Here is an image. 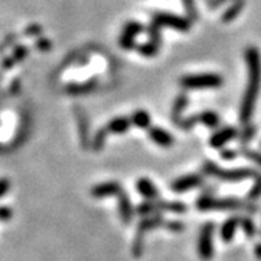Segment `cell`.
I'll return each mask as SVG.
<instances>
[{
  "instance_id": "6da1fadb",
  "label": "cell",
  "mask_w": 261,
  "mask_h": 261,
  "mask_svg": "<svg viewBox=\"0 0 261 261\" xmlns=\"http://www.w3.org/2000/svg\"><path fill=\"white\" fill-rule=\"evenodd\" d=\"M247 64H248V87L244 94L241 111H240V119L243 123H248L251 119L252 111H254V103L257 100V94L260 89L261 82V60L260 54L255 48L247 49Z\"/></svg>"
},
{
  "instance_id": "7a4b0ae2",
  "label": "cell",
  "mask_w": 261,
  "mask_h": 261,
  "mask_svg": "<svg viewBox=\"0 0 261 261\" xmlns=\"http://www.w3.org/2000/svg\"><path fill=\"white\" fill-rule=\"evenodd\" d=\"M244 207L251 209L252 212H257V207L244 203L243 200L237 197H215V196H200L196 200V209L200 212H215V211H241Z\"/></svg>"
},
{
  "instance_id": "3957f363",
  "label": "cell",
  "mask_w": 261,
  "mask_h": 261,
  "mask_svg": "<svg viewBox=\"0 0 261 261\" xmlns=\"http://www.w3.org/2000/svg\"><path fill=\"white\" fill-rule=\"evenodd\" d=\"M202 170L206 176L222 180V181H241L247 178H255L260 173H257L252 168H233V170H226L216 166L214 161H205Z\"/></svg>"
},
{
  "instance_id": "277c9868",
  "label": "cell",
  "mask_w": 261,
  "mask_h": 261,
  "mask_svg": "<svg viewBox=\"0 0 261 261\" xmlns=\"http://www.w3.org/2000/svg\"><path fill=\"white\" fill-rule=\"evenodd\" d=\"M166 224L167 221L161 216V215H151V216H147L144 218L142 221H140L138 224V228H137V235L134 238V244H132V254L135 258H140L144 252V238H145V233L155 229V228H161L164 226L166 228Z\"/></svg>"
},
{
  "instance_id": "5b68a950",
  "label": "cell",
  "mask_w": 261,
  "mask_h": 261,
  "mask_svg": "<svg viewBox=\"0 0 261 261\" xmlns=\"http://www.w3.org/2000/svg\"><path fill=\"white\" fill-rule=\"evenodd\" d=\"M135 212L142 216L160 214V212H170V214H185L187 212V206L181 202H168V200H148L141 203Z\"/></svg>"
},
{
  "instance_id": "8992f818",
  "label": "cell",
  "mask_w": 261,
  "mask_h": 261,
  "mask_svg": "<svg viewBox=\"0 0 261 261\" xmlns=\"http://www.w3.org/2000/svg\"><path fill=\"white\" fill-rule=\"evenodd\" d=\"M214 222H206L200 229L199 238H197V252L202 261H211L214 258Z\"/></svg>"
},
{
  "instance_id": "52a82bcc",
  "label": "cell",
  "mask_w": 261,
  "mask_h": 261,
  "mask_svg": "<svg viewBox=\"0 0 261 261\" xmlns=\"http://www.w3.org/2000/svg\"><path fill=\"white\" fill-rule=\"evenodd\" d=\"M181 84L189 89H203V87H219L222 79L216 74H192L181 79Z\"/></svg>"
},
{
  "instance_id": "ba28073f",
  "label": "cell",
  "mask_w": 261,
  "mask_h": 261,
  "mask_svg": "<svg viewBox=\"0 0 261 261\" xmlns=\"http://www.w3.org/2000/svg\"><path fill=\"white\" fill-rule=\"evenodd\" d=\"M200 185H203L202 174H186V176H181V177L176 178L174 181H171L170 189L176 193H185V192L199 187Z\"/></svg>"
},
{
  "instance_id": "9c48e42d",
  "label": "cell",
  "mask_w": 261,
  "mask_h": 261,
  "mask_svg": "<svg viewBox=\"0 0 261 261\" xmlns=\"http://www.w3.org/2000/svg\"><path fill=\"white\" fill-rule=\"evenodd\" d=\"M154 27H170V28L178 29V31H187L190 28V22L186 19L174 16V15H167V13H159L154 16Z\"/></svg>"
},
{
  "instance_id": "30bf717a",
  "label": "cell",
  "mask_w": 261,
  "mask_h": 261,
  "mask_svg": "<svg viewBox=\"0 0 261 261\" xmlns=\"http://www.w3.org/2000/svg\"><path fill=\"white\" fill-rule=\"evenodd\" d=\"M122 190V185L119 181H105L99 183L90 189V195L94 199H105V197H111V196H119Z\"/></svg>"
},
{
  "instance_id": "8fae6325",
  "label": "cell",
  "mask_w": 261,
  "mask_h": 261,
  "mask_svg": "<svg viewBox=\"0 0 261 261\" xmlns=\"http://www.w3.org/2000/svg\"><path fill=\"white\" fill-rule=\"evenodd\" d=\"M118 209H119V216H121L122 222L125 225H129L134 219V215H135V207L130 202L129 196L123 190L118 196Z\"/></svg>"
},
{
  "instance_id": "7c38bea8",
  "label": "cell",
  "mask_w": 261,
  "mask_h": 261,
  "mask_svg": "<svg viewBox=\"0 0 261 261\" xmlns=\"http://www.w3.org/2000/svg\"><path fill=\"white\" fill-rule=\"evenodd\" d=\"M237 135H238V130L235 129L233 126H226V128L216 130L214 135L211 137L209 144L214 148H222L225 144H228L229 141H232Z\"/></svg>"
},
{
  "instance_id": "4fadbf2b",
  "label": "cell",
  "mask_w": 261,
  "mask_h": 261,
  "mask_svg": "<svg viewBox=\"0 0 261 261\" xmlns=\"http://www.w3.org/2000/svg\"><path fill=\"white\" fill-rule=\"evenodd\" d=\"M135 187H137V192L140 193L141 196H144L147 200H159L160 192L159 189L155 187V185L147 177H141L137 180L135 183Z\"/></svg>"
},
{
  "instance_id": "5bb4252c",
  "label": "cell",
  "mask_w": 261,
  "mask_h": 261,
  "mask_svg": "<svg viewBox=\"0 0 261 261\" xmlns=\"http://www.w3.org/2000/svg\"><path fill=\"white\" fill-rule=\"evenodd\" d=\"M240 225H241V218L240 216H231V218H228L225 221L222 226H221V232H219L224 243H231L232 241L235 238V233L240 228Z\"/></svg>"
},
{
  "instance_id": "9a60e30c",
  "label": "cell",
  "mask_w": 261,
  "mask_h": 261,
  "mask_svg": "<svg viewBox=\"0 0 261 261\" xmlns=\"http://www.w3.org/2000/svg\"><path fill=\"white\" fill-rule=\"evenodd\" d=\"M148 137L151 138V141H154L160 147H171L173 142H174L173 137L168 134L167 130L157 128V126L148 128Z\"/></svg>"
},
{
  "instance_id": "2e32d148",
  "label": "cell",
  "mask_w": 261,
  "mask_h": 261,
  "mask_svg": "<svg viewBox=\"0 0 261 261\" xmlns=\"http://www.w3.org/2000/svg\"><path fill=\"white\" fill-rule=\"evenodd\" d=\"M142 31V27L137 22H130L128 23L125 29H123V34L121 37V45L123 48H132L134 47V39H135V35Z\"/></svg>"
},
{
  "instance_id": "e0dca14e",
  "label": "cell",
  "mask_w": 261,
  "mask_h": 261,
  "mask_svg": "<svg viewBox=\"0 0 261 261\" xmlns=\"http://www.w3.org/2000/svg\"><path fill=\"white\" fill-rule=\"evenodd\" d=\"M130 123L132 122L128 118H116V119H112V121L109 122L105 126V129H106L108 134L109 132H112V134H123V132H126V130L129 129Z\"/></svg>"
},
{
  "instance_id": "ac0fdd59",
  "label": "cell",
  "mask_w": 261,
  "mask_h": 261,
  "mask_svg": "<svg viewBox=\"0 0 261 261\" xmlns=\"http://www.w3.org/2000/svg\"><path fill=\"white\" fill-rule=\"evenodd\" d=\"M130 122L138 126V128H142V129H148L149 123H151V119H149V115L145 111H138L132 115L130 118Z\"/></svg>"
},
{
  "instance_id": "d6986e66",
  "label": "cell",
  "mask_w": 261,
  "mask_h": 261,
  "mask_svg": "<svg viewBox=\"0 0 261 261\" xmlns=\"http://www.w3.org/2000/svg\"><path fill=\"white\" fill-rule=\"evenodd\" d=\"M241 226H243L244 233H245L248 238L255 237V233H257V226H255V222L252 221L251 218H248V216L241 218Z\"/></svg>"
},
{
  "instance_id": "ffe728a7",
  "label": "cell",
  "mask_w": 261,
  "mask_h": 261,
  "mask_svg": "<svg viewBox=\"0 0 261 261\" xmlns=\"http://www.w3.org/2000/svg\"><path fill=\"white\" fill-rule=\"evenodd\" d=\"M197 116H199V122L205 123L206 126H209V128H215L219 123V118L214 112H203L200 113V115H197Z\"/></svg>"
},
{
  "instance_id": "44dd1931",
  "label": "cell",
  "mask_w": 261,
  "mask_h": 261,
  "mask_svg": "<svg viewBox=\"0 0 261 261\" xmlns=\"http://www.w3.org/2000/svg\"><path fill=\"white\" fill-rule=\"evenodd\" d=\"M244 5H245V2H244V0H237V2L232 5V8H229V9H228V12L225 13L224 18L222 19H224L225 22H228V20L233 19L237 15H238V13H240V10L243 9Z\"/></svg>"
},
{
  "instance_id": "7402d4cb",
  "label": "cell",
  "mask_w": 261,
  "mask_h": 261,
  "mask_svg": "<svg viewBox=\"0 0 261 261\" xmlns=\"http://www.w3.org/2000/svg\"><path fill=\"white\" fill-rule=\"evenodd\" d=\"M260 196H261V176L258 174V176L255 177L254 186L251 187V190H250V193H248V199H250V200H255V199H258Z\"/></svg>"
},
{
  "instance_id": "603a6c76",
  "label": "cell",
  "mask_w": 261,
  "mask_h": 261,
  "mask_svg": "<svg viewBox=\"0 0 261 261\" xmlns=\"http://www.w3.org/2000/svg\"><path fill=\"white\" fill-rule=\"evenodd\" d=\"M106 134H108V132H106L105 128H102V129L96 134V137H94V140H93V148L96 149V151H99V149L103 147V144H105V138H106Z\"/></svg>"
},
{
  "instance_id": "cb8c5ba5",
  "label": "cell",
  "mask_w": 261,
  "mask_h": 261,
  "mask_svg": "<svg viewBox=\"0 0 261 261\" xmlns=\"http://www.w3.org/2000/svg\"><path fill=\"white\" fill-rule=\"evenodd\" d=\"M157 49H159V44H155L152 41L149 44H145V45L140 47V51L144 56H154L157 53Z\"/></svg>"
},
{
  "instance_id": "d4e9b609",
  "label": "cell",
  "mask_w": 261,
  "mask_h": 261,
  "mask_svg": "<svg viewBox=\"0 0 261 261\" xmlns=\"http://www.w3.org/2000/svg\"><path fill=\"white\" fill-rule=\"evenodd\" d=\"M243 154L247 159H250L251 161H254L255 164L261 166V152H258V151H252V149H244Z\"/></svg>"
},
{
  "instance_id": "484cf974",
  "label": "cell",
  "mask_w": 261,
  "mask_h": 261,
  "mask_svg": "<svg viewBox=\"0 0 261 261\" xmlns=\"http://www.w3.org/2000/svg\"><path fill=\"white\" fill-rule=\"evenodd\" d=\"M13 218V211L9 206H0V222H8Z\"/></svg>"
},
{
  "instance_id": "4316f807",
  "label": "cell",
  "mask_w": 261,
  "mask_h": 261,
  "mask_svg": "<svg viewBox=\"0 0 261 261\" xmlns=\"http://www.w3.org/2000/svg\"><path fill=\"white\" fill-rule=\"evenodd\" d=\"M166 228H167L168 231H171V232H181L185 226H183V224H181V222L167 221V224H166Z\"/></svg>"
},
{
  "instance_id": "83f0119b",
  "label": "cell",
  "mask_w": 261,
  "mask_h": 261,
  "mask_svg": "<svg viewBox=\"0 0 261 261\" xmlns=\"http://www.w3.org/2000/svg\"><path fill=\"white\" fill-rule=\"evenodd\" d=\"M10 190V181L8 178H0V199Z\"/></svg>"
},
{
  "instance_id": "f1b7e54d",
  "label": "cell",
  "mask_w": 261,
  "mask_h": 261,
  "mask_svg": "<svg viewBox=\"0 0 261 261\" xmlns=\"http://www.w3.org/2000/svg\"><path fill=\"white\" fill-rule=\"evenodd\" d=\"M254 135H255V128H254V126H247V128H244L243 141L248 142V141L251 140Z\"/></svg>"
},
{
  "instance_id": "f546056e",
  "label": "cell",
  "mask_w": 261,
  "mask_h": 261,
  "mask_svg": "<svg viewBox=\"0 0 261 261\" xmlns=\"http://www.w3.org/2000/svg\"><path fill=\"white\" fill-rule=\"evenodd\" d=\"M185 6H186L187 12H189V15L192 16V19H195L196 13H195V8H193V0H185Z\"/></svg>"
},
{
  "instance_id": "4dcf8cb0",
  "label": "cell",
  "mask_w": 261,
  "mask_h": 261,
  "mask_svg": "<svg viewBox=\"0 0 261 261\" xmlns=\"http://www.w3.org/2000/svg\"><path fill=\"white\" fill-rule=\"evenodd\" d=\"M221 155H222V159L231 160L237 157V152H232L231 149H225V151H221Z\"/></svg>"
},
{
  "instance_id": "1f68e13d",
  "label": "cell",
  "mask_w": 261,
  "mask_h": 261,
  "mask_svg": "<svg viewBox=\"0 0 261 261\" xmlns=\"http://www.w3.org/2000/svg\"><path fill=\"white\" fill-rule=\"evenodd\" d=\"M226 0H211V2H207V5L211 6V8H216V6H219L221 3H225Z\"/></svg>"
},
{
  "instance_id": "d6a6232c",
  "label": "cell",
  "mask_w": 261,
  "mask_h": 261,
  "mask_svg": "<svg viewBox=\"0 0 261 261\" xmlns=\"http://www.w3.org/2000/svg\"><path fill=\"white\" fill-rule=\"evenodd\" d=\"M254 254H255V255H257V257L261 260V244H257V245H255V248H254Z\"/></svg>"
}]
</instances>
